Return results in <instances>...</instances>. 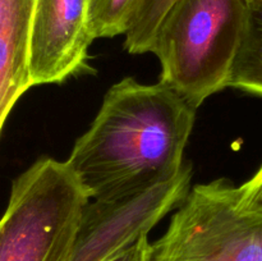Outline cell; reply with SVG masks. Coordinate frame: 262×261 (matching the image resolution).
I'll return each instance as SVG.
<instances>
[{
	"mask_svg": "<svg viewBox=\"0 0 262 261\" xmlns=\"http://www.w3.org/2000/svg\"><path fill=\"white\" fill-rule=\"evenodd\" d=\"M196 110L164 82L125 77L107 90L67 164L92 200L150 188L183 168Z\"/></svg>",
	"mask_w": 262,
	"mask_h": 261,
	"instance_id": "1",
	"label": "cell"
},
{
	"mask_svg": "<svg viewBox=\"0 0 262 261\" xmlns=\"http://www.w3.org/2000/svg\"><path fill=\"white\" fill-rule=\"evenodd\" d=\"M247 19L245 0H177L151 48L160 81L199 109L228 87Z\"/></svg>",
	"mask_w": 262,
	"mask_h": 261,
	"instance_id": "2",
	"label": "cell"
},
{
	"mask_svg": "<svg viewBox=\"0 0 262 261\" xmlns=\"http://www.w3.org/2000/svg\"><path fill=\"white\" fill-rule=\"evenodd\" d=\"M90 196L67 161L37 159L12 183L0 261H69Z\"/></svg>",
	"mask_w": 262,
	"mask_h": 261,
	"instance_id": "3",
	"label": "cell"
},
{
	"mask_svg": "<svg viewBox=\"0 0 262 261\" xmlns=\"http://www.w3.org/2000/svg\"><path fill=\"white\" fill-rule=\"evenodd\" d=\"M151 261H262V212L241 206L229 179L196 184L152 243Z\"/></svg>",
	"mask_w": 262,
	"mask_h": 261,
	"instance_id": "4",
	"label": "cell"
},
{
	"mask_svg": "<svg viewBox=\"0 0 262 261\" xmlns=\"http://www.w3.org/2000/svg\"><path fill=\"white\" fill-rule=\"evenodd\" d=\"M189 161L173 178L136 193L94 200L84 207L69 261H107L148 234L191 191Z\"/></svg>",
	"mask_w": 262,
	"mask_h": 261,
	"instance_id": "5",
	"label": "cell"
},
{
	"mask_svg": "<svg viewBox=\"0 0 262 261\" xmlns=\"http://www.w3.org/2000/svg\"><path fill=\"white\" fill-rule=\"evenodd\" d=\"M90 0H36L30 49L33 86L63 83L89 71Z\"/></svg>",
	"mask_w": 262,
	"mask_h": 261,
	"instance_id": "6",
	"label": "cell"
},
{
	"mask_svg": "<svg viewBox=\"0 0 262 261\" xmlns=\"http://www.w3.org/2000/svg\"><path fill=\"white\" fill-rule=\"evenodd\" d=\"M36 0H0V128L32 84L30 49Z\"/></svg>",
	"mask_w": 262,
	"mask_h": 261,
	"instance_id": "7",
	"label": "cell"
},
{
	"mask_svg": "<svg viewBox=\"0 0 262 261\" xmlns=\"http://www.w3.org/2000/svg\"><path fill=\"white\" fill-rule=\"evenodd\" d=\"M228 87L262 96V7L248 5L245 37Z\"/></svg>",
	"mask_w": 262,
	"mask_h": 261,
	"instance_id": "8",
	"label": "cell"
},
{
	"mask_svg": "<svg viewBox=\"0 0 262 261\" xmlns=\"http://www.w3.org/2000/svg\"><path fill=\"white\" fill-rule=\"evenodd\" d=\"M142 0H90L89 26L94 40L125 35Z\"/></svg>",
	"mask_w": 262,
	"mask_h": 261,
	"instance_id": "9",
	"label": "cell"
},
{
	"mask_svg": "<svg viewBox=\"0 0 262 261\" xmlns=\"http://www.w3.org/2000/svg\"><path fill=\"white\" fill-rule=\"evenodd\" d=\"M177 0H142L125 33L124 49L129 54L151 53L154 38L164 17Z\"/></svg>",
	"mask_w": 262,
	"mask_h": 261,
	"instance_id": "10",
	"label": "cell"
},
{
	"mask_svg": "<svg viewBox=\"0 0 262 261\" xmlns=\"http://www.w3.org/2000/svg\"><path fill=\"white\" fill-rule=\"evenodd\" d=\"M239 189L241 206L247 211L262 212V166Z\"/></svg>",
	"mask_w": 262,
	"mask_h": 261,
	"instance_id": "11",
	"label": "cell"
},
{
	"mask_svg": "<svg viewBox=\"0 0 262 261\" xmlns=\"http://www.w3.org/2000/svg\"><path fill=\"white\" fill-rule=\"evenodd\" d=\"M151 256H152V243H150L148 237L145 235L107 261H151Z\"/></svg>",
	"mask_w": 262,
	"mask_h": 261,
	"instance_id": "12",
	"label": "cell"
},
{
	"mask_svg": "<svg viewBox=\"0 0 262 261\" xmlns=\"http://www.w3.org/2000/svg\"><path fill=\"white\" fill-rule=\"evenodd\" d=\"M247 5H261L262 7V0H245Z\"/></svg>",
	"mask_w": 262,
	"mask_h": 261,
	"instance_id": "13",
	"label": "cell"
}]
</instances>
